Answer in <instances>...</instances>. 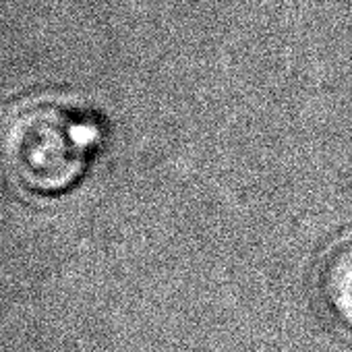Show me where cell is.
<instances>
[{
    "label": "cell",
    "mask_w": 352,
    "mask_h": 352,
    "mask_svg": "<svg viewBox=\"0 0 352 352\" xmlns=\"http://www.w3.org/2000/svg\"><path fill=\"white\" fill-rule=\"evenodd\" d=\"M321 290L333 315L352 327V239L336 245L325 257Z\"/></svg>",
    "instance_id": "2"
},
{
    "label": "cell",
    "mask_w": 352,
    "mask_h": 352,
    "mask_svg": "<svg viewBox=\"0 0 352 352\" xmlns=\"http://www.w3.org/2000/svg\"><path fill=\"white\" fill-rule=\"evenodd\" d=\"M100 141L102 129L89 112L60 102H36L11 120L5 151L23 187L58 195L81 181Z\"/></svg>",
    "instance_id": "1"
}]
</instances>
